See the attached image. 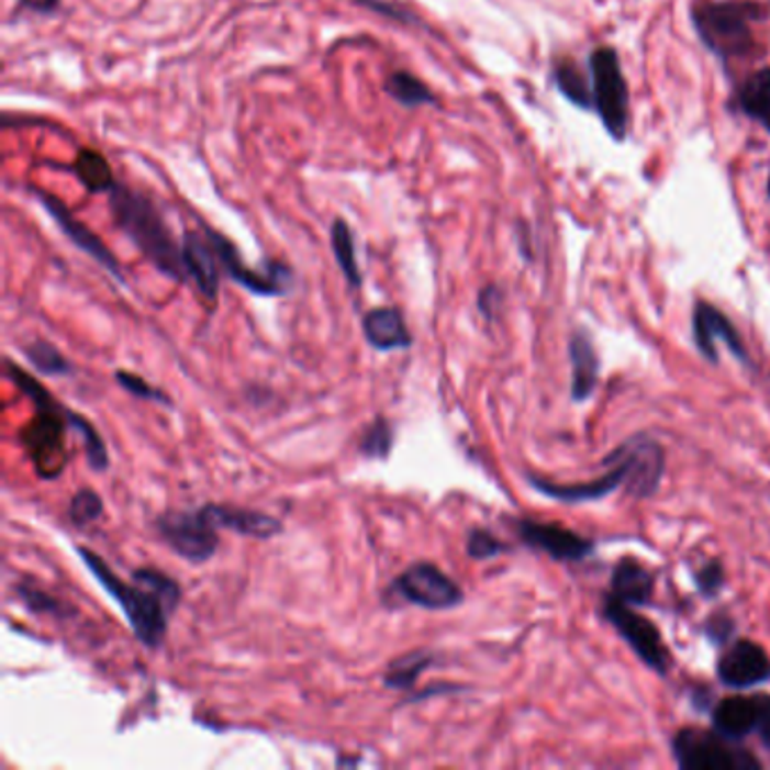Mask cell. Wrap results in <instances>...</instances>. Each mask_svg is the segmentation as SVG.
Instances as JSON below:
<instances>
[{
    "label": "cell",
    "instance_id": "cell-1",
    "mask_svg": "<svg viewBox=\"0 0 770 770\" xmlns=\"http://www.w3.org/2000/svg\"><path fill=\"white\" fill-rule=\"evenodd\" d=\"M77 554L104 592L123 607L138 641L156 651L168 635V617L181 601L179 583L164 572L145 567L132 574L136 585H127L96 551L77 547Z\"/></svg>",
    "mask_w": 770,
    "mask_h": 770
},
{
    "label": "cell",
    "instance_id": "cell-2",
    "mask_svg": "<svg viewBox=\"0 0 770 770\" xmlns=\"http://www.w3.org/2000/svg\"><path fill=\"white\" fill-rule=\"evenodd\" d=\"M611 461L615 464L611 470L588 483L562 486L534 475L529 479L532 486H536L543 495H549L560 502L599 500L615 493L622 486H626V491L635 498H648L658 491L665 472V450L660 443L646 436H637L633 440H626L622 448H617Z\"/></svg>",
    "mask_w": 770,
    "mask_h": 770
},
{
    "label": "cell",
    "instance_id": "cell-3",
    "mask_svg": "<svg viewBox=\"0 0 770 770\" xmlns=\"http://www.w3.org/2000/svg\"><path fill=\"white\" fill-rule=\"evenodd\" d=\"M109 209L118 228L134 242L138 252L160 274H166L177 282H183L188 278L183 247L177 245L164 215H160L158 207L147 194L123 183H115V188L109 192Z\"/></svg>",
    "mask_w": 770,
    "mask_h": 770
},
{
    "label": "cell",
    "instance_id": "cell-4",
    "mask_svg": "<svg viewBox=\"0 0 770 770\" xmlns=\"http://www.w3.org/2000/svg\"><path fill=\"white\" fill-rule=\"evenodd\" d=\"M8 376L21 387V391L34 402L36 408V421L27 425V429L21 434L25 450L36 468V472L44 479L59 477L68 453H66V425L70 427V410L62 408V404L48 393V389L36 382L32 376H27L23 369L14 367L8 361Z\"/></svg>",
    "mask_w": 770,
    "mask_h": 770
},
{
    "label": "cell",
    "instance_id": "cell-5",
    "mask_svg": "<svg viewBox=\"0 0 770 770\" xmlns=\"http://www.w3.org/2000/svg\"><path fill=\"white\" fill-rule=\"evenodd\" d=\"M673 755L684 770H759L761 763L735 739L701 727H684L673 737Z\"/></svg>",
    "mask_w": 770,
    "mask_h": 770
},
{
    "label": "cell",
    "instance_id": "cell-6",
    "mask_svg": "<svg viewBox=\"0 0 770 770\" xmlns=\"http://www.w3.org/2000/svg\"><path fill=\"white\" fill-rule=\"evenodd\" d=\"M156 529L168 547L192 565H201L217 554L220 536L209 506L192 511H170L156 520Z\"/></svg>",
    "mask_w": 770,
    "mask_h": 770
},
{
    "label": "cell",
    "instance_id": "cell-7",
    "mask_svg": "<svg viewBox=\"0 0 770 770\" xmlns=\"http://www.w3.org/2000/svg\"><path fill=\"white\" fill-rule=\"evenodd\" d=\"M605 620L615 626V630L628 641V646L637 654V658L656 673H667L671 669V654L665 646V639L660 630L654 626L651 620L635 613L633 605L617 599L605 596L603 603Z\"/></svg>",
    "mask_w": 770,
    "mask_h": 770
},
{
    "label": "cell",
    "instance_id": "cell-8",
    "mask_svg": "<svg viewBox=\"0 0 770 770\" xmlns=\"http://www.w3.org/2000/svg\"><path fill=\"white\" fill-rule=\"evenodd\" d=\"M207 237L217 254L220 267L226 271L228 278H233L237 286L249 290L258 297H282L292 288V269L282 263H267L263 269H252L245 260H242L239 252L231 239H226L222 233H217L211 226H204Z\"/></svg>",
    "mask_w": 770,
    "mask_h": 770
},
{
    "label": "cell",
    "instance_id": "cell-9",
    "mask_svg": "<svg viewBox=\"0 0 770 770\" xmlns=\"http://www.w3.org/2000/svg\"><path fill=\"white\" fill-rule=\"evenodd\" d=\"M391 592L427 611H450L464 601V590L434 562H414L393 583Z\"/></svg>",
    "mask_w": 770,
    "mask_h": 770
},
{
    "label": "cell",
    "instance_id": "cell-10",
    "mask_svg": "<svg viewBox=\"0 0 770 770\" xmlns=\"http://www.w3.org/2000/svg\"><path fill=\"white\" fill-rule=\"evenodd\" d=\"M594 104L601 113L603 125L613 136L622 138L628 123V93L617 55L611 48H601L592 55Z\"/></svg>",
    "mask_w": 770,
    "mask_h": 770
},
{
    "label": "cell",
    "instance_id": "cell-11",
    "mask_svg": "<svg viewBox=\"0 0 770 770\" xmlns=\"http://www.w3.org/2000/svg\"><path fill=\"white\" fill-rule=\"evenodd\" d=\"M714 727L729 739L757 735L770 748V696H729L714 707Z\"/></svg>",
    "mask_w": 770,
    "mask_h": 770
},
{
    "label": "cell",
    "instance_id": "cell-12",
    "mask_svg": "<svg viewBox=\"0 0 770 770\" xmlns=\"http://www.w3.org/2000/svg\"><path fill=\"white\" fill-rule=\"evenodd\" d=\"M32 192L38 199V204H42L48 211L53 222L62 228V233L72 242V245L79 252H85L89 258H93L115 280L125 282L123 267H120V263L115 260V256L111 254V249L104 245V242L98 237V233H93L85 222H79L59 197H55L51 192H44V190H32Z\"/></svg>",
    "mask_w": 770,
    "mask_h": 770
},
{
    "label": "cell",
    "instance_id": "cell-13",
    "mask_svg": "<svg viewBox=\"0 0 770 770\" xmlns=\"http://www.w3.org/2000/svg\"><path fill=\"white\" fill-rule=\"evenodd\" d=\"M748 21V5H712L699 12V30L705 42L725 55L748 51L752 38Z\"/></svg>",
    "mask_w": 770,
    "mask_h": 770
},
{
    "label": "cell",
    "instance_id": "cell-14",
    "mask_svg": "<svg viewBox=\"0 0 770 770\" xmlns=\"http://www.w3.org/2000/svg\"><path fill=\"white\" fill-rule=\"evenodd\" d=\"M716 673L723 684L746 689L770 678V658L757 641L737 639L721 656Z\"/></svg>",
    "mask_w": 770,
    "mask_h": 770
},
{
    "label": "cell",
    "instance_id": "cell-15",
    "mask_svg": "<svg viewBox=\"0 0 770 770\" xmlns=\"http://www.w3.org/2000/svg\"><path fill=\"white\" fill-rule=\"evenodd\" d=\"M517 534L526 545L545 551L554 560H583L594 551V545L590 540L570 529H562L558 524L520 520Z\"/></svg>",
    "mask_w": 770,
    "mask_h": 770
},
{
    "label": "cell",
    "instance_id": "cell-16",
    "mask_svg": "<svg viewBox=\"0 0 770 770\" xmlns=\"http://www.w3.org/2000/svg\"><path fill=\"white\" fill-rule=\"evenodd\" d=\"M694 339L710 361L718 359V346H727L733 355L746 361V346L737 328L721 310L703 301L694 310Z\"/></svg>",
    "mask_w": 770,
    "mask_h": 770
},
{
    "label": "cell",
    "instance_id": "cell-17",
    "mask_svg": "<svg viewBox=\"0 0 770 770\" xmlns=\"http://www.w3.org/2000/svg\"><path fill=\"white\" fill-rule=\"evenodd\" d=\"M181 247L188 278L194 280L201 297L209 303H215L220 297V260L211 239L207 237V233L199 235L194 231H188Z\"/></svg>",
    "mask_w": 770,
    "mask_h": 770
},
{
    "label": "cell",
    "instance_id": "cell-18",
    "mask_svg": "<svg viewBox=\"0 0 770 770\" xmlns=\"http://www.w3.org/2000/svg\"><path fill=\"white\" fill-rule=\"evenodd\" d=\"M361 331H364V337H367L369 346H373L376 350H382V353L410 348L414 344L402 312L393 305H382V308L369 310L361 319Z\"/></svg>",
    "mask_w": 770,
    "mask_h": 770
},
{
    "label": "cell",
    "instance_id": "cell-19",
    "mask_svg": "<svg viewBox=\"0 0 770 770\" xmlns=\"http://www.w3.org/2000/svg\"><path fill=\"white\" fill-rule=\"evenodd\" d=\"M209 513L215 522L217 529H228L247 538H260L269 540L282 532V522L274 515L239 509V506H224V504H207Z\"/></svg>",
    "mask_w": 770,
    "mask_h": 770
},
{
    "label": "cell",
    "instance_id": "cell-20",
    "mask_svg": "<svg viewBox=\"0 0 770 770\" xmlns=\"http://www.w3.org/2000/svg\"><path fill=\"white\" fill-rule=\"evenodd\" d=\"M656 588V577L646 567L633 558H624L617 562L613 572V596L630 603L644 605L651 601Z\"/></svg>",
    "mask_w": 770,
    "mask_h": 770
},
{
    "label": "cell",
    "instance_id": "cell-21",
    "mask_svg": "<svg viewBox=\"0 0 770 770\" xmlns=\"http://www.w3.org/2000/svg\"><path fill=\"white\" fill-rule=\"evenodd\" d=\"M570 361H572V398L585 400L599 378V357L588 335L577 333L570 342Z\"/></svg>",
    "mask_w": 770,
    "mask_h": 770
},
{
    "label": "cell",
    "instance_id": "cell-22",
    "mask_svg": "<svg viewBox=\"0 0 770 770\" xmlns=\"http://www.w3.org/2000/svg\"><path fill=\"white\" fill-rule=\"evenodd\" d=\"M384 91L402 107L408 109H419L423 104H434L436 96L429 91V87L419 79L416 75H412L410 70H393L387 82H384Z\"/></svg>",
    "mask_w": 770,
    "mask_h": 770
},
{
    "label": "cell",
    "instance_id": "cell-23",
    "mask_svg": "<svg viewBox=\"0 0 770 770\" xmlns=\"http://www.w3.org/2000/svg\"><path fill=\"white\" fill-rule=\"evenodd\" d=\"M434 665V656L425 648H419V651H410L400 656L398 660H393L384 676L382 682L389 689H412L416 684V680Z\"/></svg>",
    "mask_w": 770,
    "mask_h": 770
},
{
    "label": "cell",
    "instance_id": "cell-24",
    "mask_svg": "<svg viewBox=\"0 0 770 770\" xmlns=\"http://www.w3.org/2000/svg\"><path fill=\"white\" fill-rule=\"evenodd\" d=\"M72 172L91 192H111L115 188V179L107 158L96 149H82L75 158Z\"/></svg>",
    "mask_w": 770,
    "mask_h": 770
},
{
    "label": "cell",
    "instance_id": "cell-25",
    "mask_svg": "<svg viewBox=\"0 0 770 770\" xmlns=\"http://www.w3.org/2000/svg\"><path fill=\"white\" fill-rule=\"evenodd\" d=\"M331 245H333V254H335V260L346 278L348 286L353 290L361 288V271H359V265H357V256H355V237H353V231L348 226L346 220H335L333 222V228H331Z\"/></svg>",
    "mask_w": 770,
    "mask_h": 770
},
{
    "label": "cell",
    "instance_id": "cell-26",
    "mask_svg": "<svg viewBox=\"0 0 770 770\" xmlns=\"http://www.w3.org/2000/svg\"><path fill=\"white\" fill-rule=\"evenodd\" d=\"M741 107L770 132V70L755 72L741 89Z\"/></svg>",
    "mask_w": 770,
    "mask_h": 770
},
{
    "label": "cell",
    "instance_id": "cell-27",
    "mask_svg": "<svg viewBox=\"0 0 770 770\" xmlns=\"http://www.w3.org/2000/svg\"><path fill=\"white\" fill-rule=\"evenodd\" d=\"M27 361L32 364V367L38 371V373H44V376H55V378H62V376H68L72 371L70 367V361L59 353V348L46 339H34L30 342L25 348H23Z\"/></svg>",
    "mask_w": 770,
    "mask_h": 770
},
{
    "label": "cell",
    "instance_id": "cell-28",
    "mask_svg": "<svg viewBox=\"0 0 770 770\" xmlns=\"http://www.w3.org/2000/svg\"><path fill=\"white\" fill-rule=\"evenodd\" d=\"M393 425L384 416H378L364 432L359 440V453L367 459H387L393 450Z\"/></svg>",
    "mask_w": 770,
    "mask_h": 770
},
{
    "label": "cell",
    "instance_id": "cell-29",
    "mask_svg": "<svg viewBox=\"0 0 770 770\" xmlns=\"http://www.w3.org/2000/svg\"><path fill=\"white\" fill-rule=\"evenodd\" d=\"M68 421H70V427H75L77 434L82 436V440H85V453H87V461H89L91 470L104 472L109 468V453L104 448V440L98 434V429L87 419H82L75 412H70Z\"/></svg>",
    "mask_w": 770,
    "mask_h": 770
},
{
    "label": "cell",
    "instance_id": "cell-30",
    "mask_svg": "<svg viewBox=\"0 0 770 770\" xmlns=\"http://www.w3.org/2000/svg\"><path fill=\"white\" fill-rule=\"evenodd\" d=\"M16 594L21 596V601L25 603V607H27L30 613L51 615V617H57V620H64V617L70 615V611L59 599H55L53 594H48L46 590L36 588V585L19 583L16 585Z\"/></svg>",
    "mask_w": 770,
    "mask_h": 770
},
{
    "label": "cell",
    "instance_id": "cell-31",
    "mask_svg": "<svg viewBox=\"0 0 770 770\" xmlns=\"http://www.w3.org/2000/svg\"><path fill=\"white\" fill-rule=\"evenodd\" d=\"M104 513V502L93 489H82L70 498L68 517L77 526H87Z\"/></svg>",
    "mask_w": 770,
    "mask_h": 770
},
{
    "label": "cell",
    "instance_id": "cell-32",
    "mask_svg": "<svg viewBox=\"0 0 770 770\" xmlns=\"http://www.w3.org/2000/svg\"><path fill=\"white\" fill-rule=\"evenodd\" d=\"M466 551L475 560H486V558H495L502 551H506V545L500 543L491 532L472 529L468 534V540H466Z\"/></svg>",
    "mask_w": 770,
    "mask_h": 770
},
{
    "label": "cell",
    "instance_id": "cell-33",
    "mask_svg": "<svg viewBox=\"0 0 770 770\" xmlns=\"http://www.w3.org/2000/svg\"><path fill=\"white\" fill-rule=\"evenodd\" d=\"M115 382L123 387L125 391H130L132 395L136 398H143V400H154V402H166L170 404L168 395L160 391V389H154L149 382H145L141 376H134L130 371H118L115 373Z\"/></svg>",
    "mask_w": 770,
    "mask_h": 770
},
{
    "label": "cell",
    "instance_id": "cell-34",
    "mask_svg": "<svg viewBox=\"0 0 770 770\" xmlns=\"http://www.w3.org/2000/svg\"><path fill=\"white\" fill-rule=\"evenodd\" d=\"M558 85L562 87V91L570 96L574 102L579 104H590V98H588V87L585 82L581 79V72L574 68V66H565V68H558Z\"/></svg>",
    "mask_w": 770,
    "mask_h": 770
},
{
    "label": "cell",
    "instance_id": "cell-35",
    "mask_svg": "<svg viewBox=\"0 0 770 770\" xmlns=\"http://www.w3.org/2000/svg\"><path fill=\"white\" fill-rule=\"evenodd\" d=\"M723 581H725V574H723V567L718 560L707 562L705 567H701L699 574H696V583L705 596L716 594L721 590Z\"/></svg>",
    "mask_w": 770,
    "mask_h": 770
},
{
    "label": "cell",
    "instance_id": "cell-36",
    "mask_svg": "<svg viewBox=\"0 0 770 770\" xmlns=\"http://www.w3.org/2000/svg\"><path fill=\"white\" fill-rule=\"evenodd\" d=\"M59 8V0H19V10L36 12V14H53Z\"/></svg>",
    "mask_w": 770,
    "mask_h": 770
},
{
    "label": "cell",
    "instance_id": "cell-37",
    "mask_svg": "<svg viewBox=\"0 0 770 770\" xmlns=\"http://www.w3.org/2000/svg\"><path fill=\"white\" fill-rule=\"evenodd\" d=\"M707 633H710L712 639L721 641V639H725L729 633H733V622L725 620V617H714V620H710Z\"/></svg>",
    "mask_w": 770,
    "mask_h": 770
},
{
    "label": "cell",
    "instance_id": "cell-38",
    "mask_svg": "<svg viewBox=\"0 0 770 770\" xmlns=\"http://www.w3.org/2000/svg\"><path fill=\"white\" fill-rule=\"evenodd\" d=\"M359 5H367V8H371V10H376V12H382V14H389V10H387V5L384 3H380V0H359ZM395 19L398 21H402V23H416L414 21V16H412V12H395Z\"/></svg>",
    "mask_w": 770,
    "mask_h": 770
},
{
    "label": "cell",
    "instance_id": "cell-39",
    "mask_svg": "<svg viewBox=\"0 0 770 770\" xmlns=\"http://www.w3.org/2000/svg\"><path fill=\"white\" fill-rule=\"evenodd\" d=\"M498 290L495 288H486L483 292H481V297H479V308H481V312L486 314V316H493V305H495V301H498Z\"/></svg>",
    "mask_w": 770,
    "mask_h": 770
},
{
    "label": "cell",
    "instance_id": "cell-40",
    "mask_svg": "<svg viewBox=\"0 0 770 770\" xmlns=\"http://www.w3.org/2000/svg\"><path fill=\"white\" fill-rule=\"evenodd\" d=\"M768 192H770V181H768Z\"/></svg>",
    "mask_w": 770,
    "mask_h": 770
}]
</instances>
